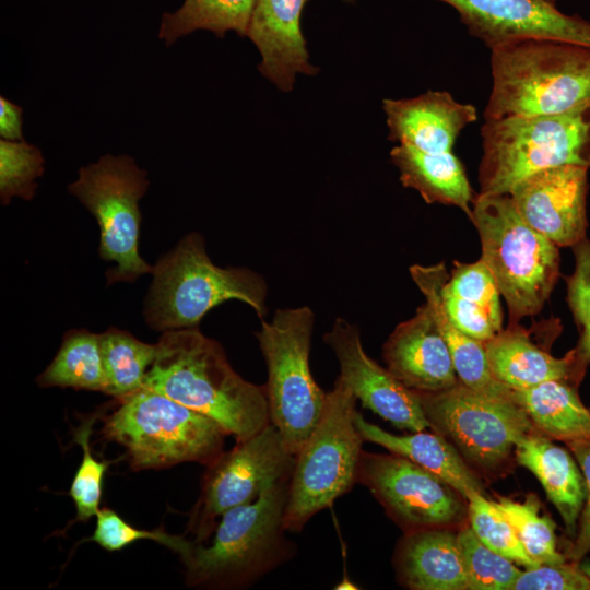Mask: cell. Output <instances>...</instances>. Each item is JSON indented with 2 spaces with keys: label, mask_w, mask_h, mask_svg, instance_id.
<instances>
[{
  "label": "cell",
  "mask_w": 590,
  "mask_h": 590,
  "mask_svg": "<svg viewBox=\"0 0 590 590\" xmlns=\"http://www.w3.org/2000/svg\"><path fill=\"white\" fill-rule=\"evenodd\" d=\"M156 346L143 388L212 418L236 441L271 423L264 386L237 374L222 345L197 327L162 332Z\"/></svg>",
  "instance_id": "obj_1"
},
{
  "label": "cell",
  "mask_w": 590,
  "mask_h": 590,
  "mask_svg": "<svg viewBox=\"0 0 590 590\" xmlns=\"http://www.w3.org/2000/svg\"><path fill=\"white\" fill-rule=\"evenodd\" d=\"M288 483H276L256 500L226 510L206 542L192 540L181 558L187 586L240 589L294 557L296 546L285 535L283 520Z\"/></svg>",
  "instance_id": "obj_2"
},
{
  "label": "cell",
  "mask_w": 590,
  "mask_h": 590,
  "mask_svg": "<svg viewBox=\"0 0 590 590\" xmlns=\"http://www.w3.org/2000/svg\"><path fill=\"white\" fill-rule=\"evenodd\" d=\"M485 119L558 114L590 102V46L530 37L491 49Z\"/></svg>",
  "instance_id": "obj_3"
},
{
  "label": "cell",
  "mask_w": 590,
  "mask_h": 590,
  "mask_svg": "<svg viewBox=\"0 0 590 590\" xmlns=\"http://www.w3.org/2000/svg\"><path fill=\"white\" fill-rule=\"evenodd\" d=\"M153 280L144 303V319L155 331L196 328L214 307L237 299L259 318L267 312L264 279L247 268H220L199 233L185 235L152 269Z\"/></svg>",
  "instance_id": "obj_4"
},
{
  "label": "cell",
  "mask_w": 590,
  "mask_h": 590,
  "mask_svg": "<svg viewBox=\"0 0 590 590\" xmlns=\"http://www.w3.org/2000/svg\"><path fill=\"white\" fill-rule=\"evenodd\" d=\"M479 194H507L524 177L551 167H590V102L570 110L485 119Z\"/></svg>",
  "instance_id": "obj_5"
},
{
  "label": "cell",
  "mask_w": 590,
  "mask_h": 590,
  "mask_svg": "<svg viewBox=\"0 0 590 590\" xmlns=\"http://www.w3.org/2000/svg\"><path fill=\"white\" fill-rule=\"evenodd\" d=\"M481 259L505 298L509 323L538 315L559 276L558 246L532 228L508 194H476L471 215Z\"/></svg>",
  "instance_id": "obj_6"
},
{
  "label": "cell",
  "mask_w": 590,
  "mask_h": 590,
  "mask_svg": "<svg viewBox=\"0 0 590 590\" xmlns=\"http://www.w3.org/2000/svg\"><path fill=\"white\" fill-rule=\"evenodd\" d=\"M117 401L102 434L126 449L134 471L185 462L208 467L224 451L227 433L219 423L163 393L141 388Z\"/></svg>",
  "instance_id": "obj_7"
},
{
  "label": "cell",
  "mask_w": 590,
  "mask_h": 590,
  "mask_svg": "<svg viewBox=\"0 0 590 590\" xmlns=\"http://www.w3.org/2000/svg\"><path fill=\"white\" fill-rule=\"evenodd\" d=\"M356 402L338 377L318 424L296 453L284 510L286 531L300 532L356 483L364 441L355 425Z\"/></svg>",
  "instance_id": "obj_8"
},
{
  "label": "cell",
  "mask_w": 590,
  "mask_h": 590,
  "mask_svg": "<svg viewBox=\"0 0 590 590\" xmlns=\"http://www.w3.org/2000/svg\"><path fill=\"white\" fill-rule=\"evenodd\" d=\"M314 323L307 306L281 308L270 321L262 319L255 333L267 365L270 421L294 455L318 424L327 400L309 367Z\"/></svg>",
  "instance_id": "obj_9"
},
{
  "label": "cell",
  "mask_w": 590,
  "mask_h": 590,
  "mask_svg": "<svg viewBox=\"0 0 590 590\" xmlns=\"http://www.w3.org/2000/svg\"><path fill=\"white\" fill-rule=\"evenodd\" d=\"M148 188L146 172L132 157L111 154L80 168L78 179L68 186L98 223L99 257L116 263L106 272L108 285L152 273L153 267L139 253V201Z\"/></svg>",
  "instance_id": "obj_10"
},
{
  "label": "cell",
  "mask_w": 590,
  "mask_h": 590,
  "mask_svg": "<svg viewBox=\"0 0 590 590\" xmlns=\"http://www.w3.org/2000/svg\"><path fill=\"white\" fill-rule=\"evenodd\" d=\"M416 392L430 428L448 439L467 462L482 470L503 464L516 445L535 430L512 399L487 396L460 381L441 391Z\"/></svg>",
  "instance_id": "obj_11"
},
{
  "label": "cell",
  "mask_w": 590,
  "mask_h": 590,
  "mask_svg": "<svg viewBox=\"0 0 590 590\" xmlns=\"http://www.w3.org/2000/svg\"><path fill=\"white\" fill-rule=\"evenodd\" d=\"M296 455L270 423L206 467L201 492L187 529L198 543L206 542L226 510L256 500L272 485L290 481Z\"/></svg>",
  "instance_id": "obj_12"
},
{
  "label": "cell",
  "mask_w": 590,
  "mask_h": 590,
  "mask_svg": "<svg viewBox=\"0 0 590 590\" xmlns=\"http://www.w3.org/2000/svg\"><path fill=\"white\" fill-rule=\"evenodd\" d=\"M356 483L365 485L405 533L449 527L468 511L438 475L402 456L362 451Z\"/></svg>",
  "instance_id": "obj_13"
},
{
  "label": "cell",
  "mask_w": 590,
  "mask_h": 590,
  "mask_svg": "<svg viewBox=\"0 0 590 590\" xmlns=\"http://www.w3.org/2000/svg\"><path fill=\"white\" fill-rule=\"evenodd\" d=\"M323 341L338 359L339 378L364 408L401 429L421 432L430 427L418 393L367 355L356 326L338 318Z\"/></svg>",
  "instance_id": "obj_14"
},
{
  "label": "cell",
  "mask_w": 590,
  "mask_h": 590,
  "mask_svg": "<svg viewBox=\"0 0 590 590\" xmlns=\"http://www.w3.org/2000/svg\"><path fill=\"white\" fill-rule=\"evenodd\" d=\"M588 168L563 165L535 172L507 193L520 216L558 247L586 238Z\"/></svg>",
  "instance_id": "obj_15"
},
{
  "label": "cell",
  "mask_w": 590,
  "mask_h": 590,
  "mask_svg": "<svg viewBox=\"0 0 590 590\" xmlns=\"http://www.w3.org/2000/svg\"><path fill=\"white\" fill-rule=\"evenodd\" d=\"M452 7L470 35L489 50L530 37L554 38L590 46V22L567 15L556 0H438Z\"/></svg>",
  "instance_id": "obj_16"
},
{
  "label": "cell",
  "mask_w": 590,
  "mask_h": 590,
  "mask_svg": "<svg viewBox=\"0 0 590 590\" xmlns=\"http://www.w3.org/2000/svg\"><path fill=\"white\" fill-rule=\"evenodd\" d=\"M387 368L408 388L437 392L459 382L447 342L425 303L382 346Z\"/></svg>",
  "instance_id": "obj_17"
},
{
  "label": "cell",
  "mask_w": 590,
  "mask_h": 590,
  "mask_svg": "<svg viewBox=\"0 0 590 590\" xmlns=\"http://www.w3.org/2000/svg\"><path fill=\"white\" fill-rule=\"evenodd\" d=\"M388 139L425 153L452 152L461 131L476 121L472 104L457 102L446 91H427L412 98L382 101Z\"/></svg>",
  "instance_id": "obj_18"
},
{
  "label": "cell",
  "mask_w": 590,
  "mask_h": 590,
  "mask_svg": "<svg viewBox=\"0 0 590 590\" xmlns=\"http://www.w3.org/2000/svg\"><path fill=\"white\" fill-rule=\"evenodd\" d=\"M308 0H257L247 35L256 45L259 71L282 92H291L297 74L315 75L300 28Z\"/></svg>",
  "instance_id": "obj_19"
},
{
  "label": "cell",
  "mask_w": 590,
  "mask_h": 590,
  "mask_svg": "<svg viewBox=\"0 0 590 590\" xmlns=\"http://www.w3.org/2000/svg\"><path fill=\"white\" fill-rule=\"evenodd\" d=\"M494 377L511 390H522L548 380L581 378L586 363L577 349L562 358L554 357L534 342L532 329L509 323L484 342Z\"/></svg>",
  "instance_id": "obj_20"
},
{
  "label": "cell",
  "mask_w": 590,
  "mask_h": 590,
  "mask_svg": "<svg viewBox=\"0 0 590 590\" xmlns=\"http://www.w3.org/2000/svg\"><path fill=\"white\" fill-rule=\"evenodd\" d=\"M394 566L400 582L412 590H469L458 532L448 527L405 533Z\"/></svg>",
  "instance_id": "obj_21"
},
{
  "label": "cell",
  "mask_w": 590,
  "mask_h": 590,
  "mask_svg": "<svg viewBox=\"0 0 590 590\" xmlns=\"http://www.w3.org/2000/svg\"><path fill=\"white\" fill-rule=\"evenodd\" d=\"M409 272L447 342L459 381L474 391L514 400L512 390L492 374L484 342L462 332L447 315L441 298V288L449 276L445 263L414 264Z\"/></svg>",
  "instance_id": "obj_22"
},
{
  "label": "cell",
  "mask_w": 590,
  "mask_h": 590,
  "mask_svg": "<svg viewBox=\"0 0 590 590\" xmlns=\"http://www.w3.org/2000/svg\"><path fill=\"white\" fill-rule=\"evenodd\" d=\"M500 292L486 266L455 260L441 288V298L450 320L469 337L486 342L503 330Z\"/></svg>",
  "instance_id": "obj_23"
},
{
  "label": "cell",
  "mask_w": 590,
  "mask_h": 590,
  "mask_svg": "<svg viewBox=\"0 0 590 590\" xmlns=\"http://www.w3.org/2000/svg\"><path fill=\"white\" fill-rule=\"evenodd\" d=\"M518 463L531 471L559 512L569 535H574L582 511L587 487L569 452L543 434L526 435L515 447Z\"/></svg>",
  "instance_id": "obj_24"
},
{
  "label": "cell",
  "mask_w": 590,
  "mask_h": 590,
  "mask_svg": "<svg viewBox=\"0 0 590 590\" xmlns=\"http://www.w3.org/2000/svg\"><path fill=\"white\" fill-rule=\"evenodd\" d=\"M355 425L363 439L377 444L392 453L408 458L451 485L465 500L473 493H482V485L456 447L438 433L411 432L406 435L389 433L367 422L359 412Z\"/></svg>",
  "instance_id": "obj_25"
},
{
  "label": "cell",
  "mask_w": 590,
  "mask_h": 590,
  "mask_svg": "<svg viewBox=\"0 0 590 590\" xmlns=\"http://www.w3.org/2000/svg\"><path fill=\"white\" fill-rule=\"evenodd\" d=\"M401 184L416 190L426 203L457 206L468 217L476 197L461 161L452 153H425L398 144L390 151Z\"/></svg>",
  "instance_id": "obj_26"
},
{
  "label": "cell",
  "mask_w": 590,
  "mask_h": 590,
  "mask_svg": "<svg viewBox=\"0 0 590 590\" xmlns=\"http://www.w3.org/2000/svg\"><path fill=\"white\" fill-rule=\"evenodd\" d=\"M512 397L544 436L565 442L590 437V411L568 381L548 380Z\"/></svg>",
  "instance_id": "obj_27"
},
{
  "label": "cell",
  "mask_w": 590,
  "mask_h": 590,
  "mask_svg": "<svg viewBox=\"0 0 590 590\" xmlns=\"http://www.w3.org/2000/svg\"><path fill=\"white\" fill-rule=\"evenodd\" d=\"M36 381L43 388H73L105 393L99 334L86 329L68 331L56 356Z\"/></svg>",
  "instance_id": "obj_28"
},
{
  "label": "cell",
  "mask_w": 590,
  "mask_h": 590,
  "mask_svg": "<svg viewBox=\"0 0 590 590\" xmlns=\"http://www.w3.org/2000/svg\"><path fill=\"white\" fill-rule=\"evenodd\" d=\"M257 0H185L179 9L162 15L158 37L167 46L198 30L219 37L234 31L246 36Z\"/></svg>",
  "instance_id": "obj_29"
},
{
  "label": "cell",
  "mask_w": 590,
  "mask_h": 590,
  "mask_svg": "<svg viewBox=\"0 0 590 590\" xmlns=\"http://www.w3.org/2000/svg\"><path fill=\"white\" fill-rule=\"evenodd\" d=\"M99 343L106 378L105 394L118 400L143 388L146 373L156 357V343L142 342L117 328L101 333Z\"/></svg>",
  "instance_id": "obj_30"
},
{
  "label": "cell",
  "mask_w": 590,
  "mask_h": 590,
  "mask_svg": "<svg viewBox=\"0 0 590 590\" xmlns=\"http://www.w3.org/2000/svg\"><path fill=\"white\" fill-rule=\"evenodd\" d=\"M514 527L522 546L529 556L544 565H563L566 557L556 548L553 519L541 512V504L534 494L520 503L507 497L492 500Z\"/></svg>",
  "instance_id": "obj_31"
},
{
  "label": "cell",
  "mask_w": 590,
  "mask_h": 590,
  "mask_svg": "<svg viewBox=\"0 0 590 590\" xmlns=\"http://www.w3.org/2000/svg\"><path fill=\"white\" fill-rule=\"evenodd\" d=\"M99 417L96 412L85 417L73 432V440L82 448V461L74 474L69 495L75 506L74 521L87 522L98 512L103 495V483L109 461L94 457L90 437L93 426Z\"/></svg>",
  "instance_id": "obj_32"
},
{
  "label": "cell",
  "mask_w": 590,
  "mask_h": 590,
  "mask_svg": "<svg viewBox=\"0 0 590 590\" xmlns=\"http://www.w3.org/2000/svg\"><path fill=\"white\" fill-rule=\"evenodd\" d=\"M468 503L470 527L484 545L527 568L541 565L529 556L514 527L492 500L473 493Z\"/></svg>",
  "instance_id": "obj_33"
},
{
  "label": "cell",
  "mask_w": 590,
  "mask_h": 590,
  "mask_svg": "<svg viewBox=\"0 0 590 590\" xmlns=\"http://www.w3.org/2000/svg\"><path fill=\"white\" fill-rule=\"evenodd\" d=\"M469 590H511L522 570L512 560L484 545L471 527L458 532Z\"/></svg>",
  "instance_id": "obj_34"
},
{
  "label": "cell",
  "mask_w": 590,
  "mask_h": 590,
  "mask_svg": "<svg viewBox=\"0 0 590 590\" xmlns=\"http://www.w3.org/2000/svg\"><path fill=\"white\" fill-rule=\"evenodd\" d=\"M45 160L39 149L22 141L0 140V199L7 205L14 197L32 200L36 179L44 173Z\"/></svg>",
  "instance_id": "obj_35"
},
{
  "label": "cell",
  "mask_w": 590,
  "mask_h": 590,
  "mask_svg": "<svg viewBox=\"0 0 590 590\" xmlns=\"http://www.w3.org/2000/svg\"><path fill=\"white\" fill-rule=\"evenodd\" d=\"M95 518L94 532L87 540L108 552L121 551L137 541L151 540L177 553L181 559L192 545L191 540L170 534L163 526L154 530L139 529L109 508H101Z\"/></svg>",
  "instance_id": "obj_36"
},
{
  "label": "cell",
  "mask_w": 590,
  "mask_h": 590,
  "mask_svg": "<svg viewBox=\"0 0 590 590\" xmlns=\"http://www.w3.org/2000/svg\"><path fill=\"white\" fill-rule=\"evenodd\" d=\"M575 270L566 278L567 300L580 330L576 347L586 363L590 362V241L583 238L573 246Z\"/></svg>",
  "instance_id": "obj_37"
},
{
  "label": "cell",
  "mask_w": 590,
  "mask_h": 590,
  "mask_svg": "<svg viewBox=\"0 0 590 590\" xmlns=\"http://www.w3.org/2000/svg\"><path fill=\"white\" fill-rule=\"evenodd\" d=\"M590 579L567 565H540L521 571L511 590H588Z\"/></svg>",
  "instance_id": "obj_38"
},
{
  "label": "cell",
  "mask_w": 590,
  "mask_h": 590,
  "mask_svg": "<svg viewBox=\"0 0 590 590\" xmlns=\"http://www.w3.org/2000/svg\"><path fill=\"white\" fill-rule=\"evenodd\" d=\"M571 452L575 455L587 487V497L582 508L580 529L574 545L567 553V558L580 560L590 551V437L566 441Z\"/></svg>",
  "instance_id": "obj_39"
},
{
  "label": "cell",
  "mask_w": 590,
  "mask_h": 590,
  "mask_svg": "<svg viewBox=\"0 0 590 590\" xmlns=\"http://www.w3.org/2000/svg\"><path fill=\"white\" fill-rule=\"evenodd\" d=\"M0 137L9 141H22L23 138V109L0 96Z\"/></svg>",
  "instance_id": "obj_40"
},
{
  "label": "cell",
  "mask_w": 590,
  "mask_h": 590,
  "mask_svg": "<svg viewBox=\"0 0 590 590\" xmlns=\"http://www.w3.org/2000/svg\"><path fill=\"white\" fill-rule=\"evenodd\" d=\"M578 567L590 579V562H582Z\"/></svg>",
  "instance_id": "obj_41"
}]
</instances>
